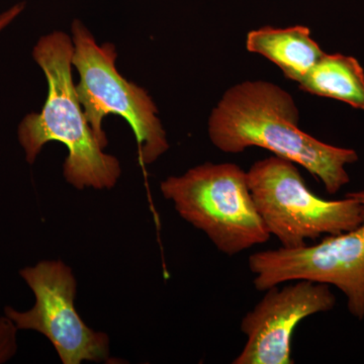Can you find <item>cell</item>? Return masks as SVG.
Here are the masks:
<instances>
[{
    "mask_svg": "<svg viewBox=\"0 0 364 364\" xmlns=\"http://www.w3.org/2000/svg\"><path fill=\"white\" fill-rule=\"evenodd\" d=\"M299 121L287 91L267 81H245L229 88L213 109L208 136L222 152L259 147L301 165L335 195L350 182L346 166L358 161V153L314 138L299 129Z\"/></svg>",
    "mask_w": 364,
    "mask_h": 364,
    "instance_id": "obj_1",
    "label": "cell"
},
{
    "mask_svg": "<svg viewBox=\"0 0 364 364\" xmlns=\"http://www.w3.org/2000/svg\"><path fill=\"white\" fill-rule=\"evenodd\" d=\"M74 46L61 32L44 36L33 56L47 78V100L39 114H28L18 126V141L33 164L45 144L56 141L68 149L64 177L74 188L111 189L121 176V164L107 154L86 119L72 77Z\"/></svg>",
    "mask_w": 364,
    "mask_h": 364,
    "instance_id": "obj_2",
    "label": "cell"
},
{
    "mask_svg": "<svg viewBox=\"0 0 364 364\" xmlns=\"http://www.w3.org/2000/svg\"><path fill=\"white\" fill-rule=\"evenodd\" d=\"M160 191L184 221L207 235L228 256L272 238L255 207L247 171L234 163L198 165L165 179Z\"/></svg>",
    "mask_w": 364,
    "mask_h": 364,
    "instance_id": "obj_3",
    "label": "cell"
},
{
    "mask_svg": "<svg viewBox=\"0 0 364 364\" xmlns=\"http://www.w3.org/2000/svg\"><path fill=\"white\" fill-rule=\"evenodd\" d=\"M248 186L263 224L282 247L296 249L306 241L339 235L358 227L361 205L350 193L328 200L314 195L296 163L272 156L254 163Z\"/></svg>",
    "mask_w": 364,
    "mask_h": 364,
    "instance_id": "obj_4",
    "label": "cell"
},
{
    "mask_svg": "<svg viewBox=\"0 0 364 364\" xmlns=\"http://www.w3.org/2000/svg\"><path fill=\"white\" fill-rule=\"evenodd\" d=\"M72 64L80 77L76 91L98 142L102 148L107 147L102 119L117 114L130 124L135 133L141 164L156 161L169 149L156 105L143 88L129 82L117 72L114 45H98L79 21L72 25Z\"/></svg>",
    "mask_w": 364,
    "mask_h": 364,
    "instance_id": "obj_5",
    "label": "cell"
},
{
    "mask_svg": "<svg viewBox=\"0 0 364 364\" xmlns=\"http://www.w3.org/2000/svg\"><path fill=\"white\" fill-rule=\"evenodd\" d=\"M361 205L363 220L348 232L325 236L314 245L259 251L248 259L259 291L308 279L335 287L344 294L353 317L364 318V189L350 193Z\"/></svg>",
    "mask_w": 364,
    "mask_h": 364,
    "instance_id": "obj_6",
    "label": "cell"
},
{
    "mask_svg": "<svg viewBox=\"0 0 364 364\" xmlns=\"http://www.w3.org/2000/svg\"><path fill=\"white\" fill-rule=\"evenodd\" d=\"M32 289L35 305L28 311L4 308L20 330H32L50 340L63 364L102 363L109 358V337L83 322L74 304L77 282L68 265L59 260L40 261L20 270Z\"/></svg>",
    "mask_w": 364,
    "mask_h": 364,
    "instance_id": "obj_7",
    "label": "cell"
},
{
    "mask_svg": "<svg viewBox=\"0 0 364 364\" xmlns=\"http://www.w3.org/2000/svg\"><path fill=\"white\" fill-rule=\"evenodd\" d=\"M275 286L265 291L241 321L246 344L233 364H293L291 340L296 326L336 305L330 286L308 279Z\"/></svg>",
    "mask_w": 364,
    "mask_h": 364,
    "instance_id": "obj_8",
    "label": "cell"
},
{
    "mask_svg": "<svg viewBox=\"0 0 364 364\" xmlns=\"http://www.w3.org/2000/svg\"><path fill=\"white\" fill-rule=\"evenodd\" d=\"M249 52L259 54L279 67L284 75L299 83L325 55L305 26L251 31L246 39Z\"/></svg>",
    "mask_w": 364,
    "mask_h": 364,
    "instance_id": "obj_9",
    "label": "cell"
},
{
    "mask_svg": "<svg viewBox=\"0 0 364 364\" xmlns=\"http://www.w3.org/2000/svg\"><path fill=\"white\" fill-rule=\"evenodd\" d=\"M298 85L305 92L364 111V70L353 57L325 53Z\"/></svg>",
    "mask_w": 364,
    "mask_h": 364,
    "instance_id": "obj_10",
    "label": "cell"
},
{
    "mask_svg": "<svg viewBox=\"0 0 364 364\" xmlns=\"http://www.w3.org/2000/svg\"><path fill=\"white\" fill-rule=\"evenodd\" d=\"M18 328L6 317H0V364L9 363L18 352Z\"/></svg>",
    "mask_w": 364,
    "mask_h": 364,
    "instance_id": "obj_11",
    "label": "cell"
},
{
    "mask_svg": "<svg viewBox=\"0 0 364 364\" xmlns=\"http://www.w3.org/2000/svg\"><path fill=\"white\" fill-rule=\"evenodd\" d=\"M25 4H18L0 14V32L6 28L23 11Z\"/></svg>",
    "mask_w": 364,
    "mask_h": 364,
    "instance_id": "obj_12",
    "label": "cell"
}]
</instances>
